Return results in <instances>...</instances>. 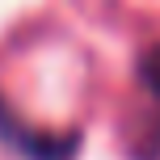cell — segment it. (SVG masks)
<instances>
[{
  "mask_svg": "<svg viewBox=\"0 0 160 160\" xmlns=\"http://www.w3.org/2000/svg\"><path fill=\"white\" fill-rule=\"evenodd\" d=\"M0 139L17 148L25 160H72L80 148L76 131H55V127H34L8 101H0Z\"/></svg>",
  "mask_w": 160,
  "mask_h": 160,
  "instance_id": "1",
  "label": "cell"
},
{
  "mask_svg": "<svg viewBox=\"0 0 160 160\" xmlns=\"http://www.w3.org/2000/svg\"><path fill=\"white\" fill-rule=\"evenodd\" d=\"M139 88H143V110L131 122V156L135 160H160V47L143 51L139 59Z\"/></svg>",
  "mask_w": 160,
  "mask_h": 160,
  "instance_id": "2",
  "label": "cell"
}]
</instances>
